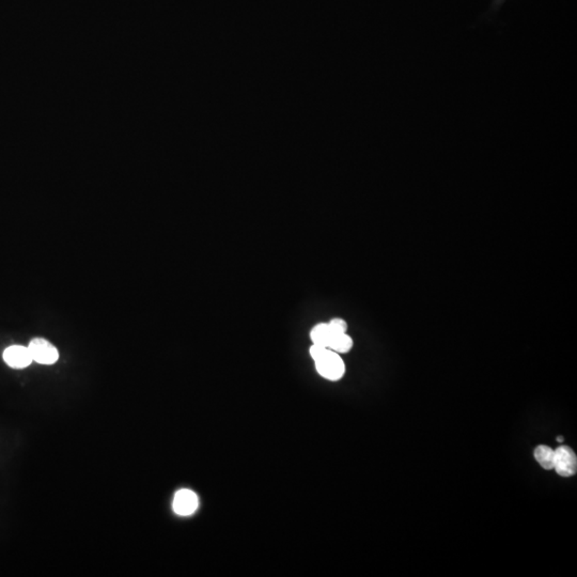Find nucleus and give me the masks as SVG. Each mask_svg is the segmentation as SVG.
Listing matches in <instances>:
<instances>
[{"label":"nucleus","mask_w":577,"mask_h":577,"mask_svg":"<svg viewBox=\"0 0 577 577\" xmlns=\"http://www.w3.org/2000/svg\"><path fill=\"white\" fill-rule=\"evenodd\" d=\"M333 334L334 331L329 327V323H319L311 329L310 338L313 345H322L329 349V343Z\"/></svg>","instance_id":"obj_6"},{"label":"nucleus","mask_w":577,"mask_h":577,"mask_svg":"<svg viewBox=\"0 0 577 577\" xmlns=\"http://www.w3.org/2000/svg\"><path fill=\"white\" fill-rule=\"evenodd\" d=\"M554 470L561 477H572L577 472V458L568 446H560L554 450Z\"/></svg>","instance_id":"obj_2"},{"label":"nucleus","mask_w":577,"mask_h":577,"mask_svg":"<svg viewBox=\"0 0 577 577\" xmlns=\"http://www.w3.org/2000/svg\"><path fill=\"white\" fill-rule=\"evenodd\" d=\"M535 458L544 470H554L555 451L552 448L545 445H539L535 449Z\"/></svg>","instance_id":"obj_8"},{"label":"nucleus","mask_w":577,"mask_h":577,"mask_svg":"<svg viewBox=\"0 0 577 577\" xmlns=\"http://www.w3.org/2000/svg\"><path fill=\"white\" fill-rule=\"evenodd\" d=\"M33 361L42 365H53L59 359L56 347L43 338H35L31 340L28 347Z\"/></svg>","instance_id":"obj_3"},{"label":"nucleus","mask_w":577,"mask_h":577,"mask_svg":"<svg viewBox=\"0 0 577 577\" xmlns=\"http://www.w3.org/2000/svg\"><path fill=\"white\" fill-rule=\"evenodd\" d=\"M310 355L316 363L318 372L329 381H339L345 372V365L339 354L322 345H312Z\"/></svg>","instance_id":"obj_1"},{"label":"nucleus","mask_w":577,"mask_h":577,"mask_svg":"<svg viewBox=\"0 0 577 577\" xmlns=\"http://www.w3.org/2000/svg\"><path fill=\"white\" fill-rule=\"evenodd\" d=\"M563 440H563L562 438H560V436H559V438H557V442H563Z\"/></svg>","instance_id":"obj_10"},{"label":"nucleus","mask_w":577,"mask_h":577,"mask_svg":"<svg viewBox=\"0 0 577 577\" xmlns=\"http://www.w3.org/2000/svg\"><path fill=\"white\" fill-rule=\"evenodd\" d=\"M353 347V340L347 333H335L331 336L329 349L338 354L347 353Z\"/></svg>","instance_id":"obj_7"},{"label":"nucleus","mask_w":577,"mask_h":577,"mask_svg":"<svg viewBox=\"0 0 577 577\" xmlns=\"http://www.w3.org/2000/svg\"><path fill=\"white\" fill-rule=\"evenodd\" d=\"M329 325L331 331H335V333H347V324L343 319L335 318L329 322Z\"/></svg>","instance_id":"obj_9"},{"label":"nucleus","mask_w":577,"mask_h":577,"mask_svg":"<svg viewBox=\"0 0 577 577\" xmlns=\"http://www.w3.org/2000/svg\"><path fill=\"white\" fill-rule=\"evenodd\" d=\"M3 361L11 368L23 369L33 363V357L28 347L11 345L3 352Z\"/></svg>","instance_id":"obj_4"},{"label":"nucleus","mask_w":577,"mask_h":577,"mask_svg":"<svg viewBox=\"0 0 577 577\" xmlns=\"http://www.w3.org/2000/svg\"><path fill=\"white\" fill-rule=\"evenodd\" d=\"M198 508V497L191 490H180L173 499V510L182 517L193 515Z\"/></svg>","instance_id":"obj_5"}]
</instances>
